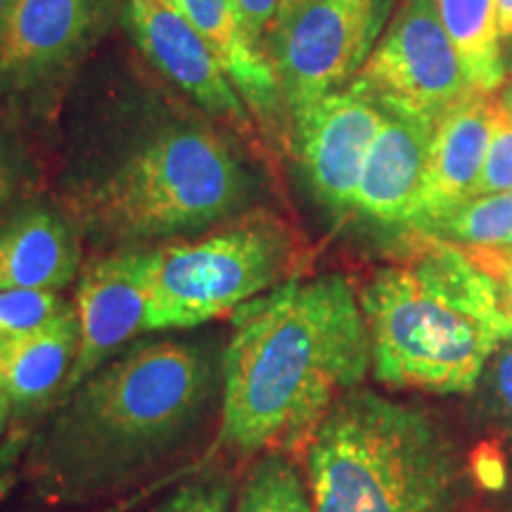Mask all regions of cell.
<instances>
[{"label": "cell", "instance_id": "cell-1", "mask_svg": "<svg viewBox=\"0 0 512 512\" xmlns=\"http://www.w3.org/2000/svg\"><path fill=\"white\" fill-rule=\"evenodd\" d=\"M221 387L223 349L181 337L128 344L57 401L34 451L38 489L79 503L147 477L204 437Z\"/></svg>", "mask_w": 512, "mask_h": 512}, {"label": "cell", "instance_id": "cell-2", "mask_svg": "<svg viewBox=\"0 0 512 512\" xmlns=\"http://www.w3.org/2000/svg\"><path fill=\"white\" fill-rule=\"evenodd\" d=\"M370 370L368 323L349 280H285L238 309L223 347L219 444L242 456L304 446Z\"/></svg>", "mask_w": 512, "mask_h": 512}, {"label": "cell", "instance_id": "cell-3", "mask_svg": "<svg viewBox=\"0 0 512 512\" xmlns=\"http://www.w3.org/2000/svg\"><path fill=\"white\" fill-rule=\"evenodd\" d=\"M358 299L373 375L389 389L467 394L512 342L501 285L453 242L425 238L406 261L377 268Z\"/></svg>", "mask_w": 512, "mask_h": 512}, {"label": "cell", "instance_id": "cell-4", "mask_svg": "<svg viewBox=\"0 0 512 512\" xmlns=\"http://www.w3.org/2000/svg\"><path fill=\"white\" fill-rule=\"evenodd\" d=\"M313 512H467L456 441L425 408L373 389L332 403L304 444Z\"/></svg>", "mask_w": 512, "mask_h": 512}, {"label": "cell", "instance_id": "cell-5", "mask_svg": "<svg viewBox=\"0 0 512 512\" xmlns=\"http://www.w3.org/2000/svg\"><path fill=\"white\" fill-rule=\"evenodd\" d=\"M249 181L219 133L202 126L166 128L95 183L81 214L105 238H174L240 216Z\"/></svg>", "mask_w": 512, "mask_h": 512}, {"label": "cell", "instance_id": "cell-6", "mask_svg": "<svg viewBox=\"0 0 512 512\" xmlns=\"http://www.w3.org/2000/svg\"><path fill=\"white\" fill-rule=\"evenodd\" d=\"M294 254L292 233L268 211L145 249L147 332L197 328L238 311L283 283Z\"/></svg>", "mask_w": 512, "mask_h": 512}, {"label": "cell", "instance_id": "cell-7", "mask_svg": "<svg viewBox=\"0 0 512 512\" xmlns=\"http://www.w3.org/2000/svg\"><path fill=\"white\" fill-rule=\"evenodd\" d=\"M394 5L396 0H302L271 31L266 53L290 117L354 81Z\"/></svg>", "mask_w": 512, "mask_h": 512}, {"label": "cell", "instance_id": "cell-8", "mask_svg": "<svg viewBox=\"0 0 512 512\" xmlns=\"http://www.w3.org/2000/svg\"><path fill=\"white\" fill-rule=\"evenodd\" d=\"M349 86L375 100L382 112L430 124L479 93L441 22L437 0H403Z\"/></svg>", "mask_w": 512, "mask_h": 512}, {"label": "cell", "instance_id": "cell-9", "mask_svg": "<svg viewBox=\"0 0 512 512\" xmlns=\"http://www.w3.org/2000/svg\"><path fill=\"white\" fill-rule=\"evenodd\" d=\"M382 119V107L354 86L339 88L292 114L306 183L332 216L354 211L363 164Z\"/></svg>", "mask_w": 512, "mask_h": 512}, {"label": "cell", "instance_id": "cell-10", "mask_svg": "<svg viewBox=\"0 0 512 512\" xmlns=\"http://www.w3.org/2000/svg\"><path fill=\"white\" fill-rule=\"evenodd\" d=\"M79 354L57 401L147 332L145 247H124L83 266L74 297Z\"/></svg>", "mask_w": 512, "mask_h": 512}, {"label": "cell", "instance_id": "cell-11", "mask_svg": "<svg viewBox=\"0 0 512 512\" xmlns=\"http://www.w3.org/2000/svg\"><path fill=\"white\" fill-rule=\"evenodd\" d=\"M126 22L143 55L223 124L252 133L245 100L200 31L171 0H124Z\"/></svg>", "mask_w": 512, "mask_h": 512}, {"label": "cell", "instance_id": "cell-12", "mask_svg": "<svg viewBox=\"0 0 512 512\" xmlns=\"http://www.w3.org/2000/svg\"><path fill=\"white\" fill-rule=\"evenodd\" d=\"M112 0H8L0 24V91H22L88 48Z\"/></svg>", "mask_w": 512, "mask_h": 512}, {"label": "cell", "instance_id": "cell-13", "mask_svg": "<svg viewBox=\"0 0 512 512\" xmlns=\"http://www.w3.org/2000/svg\"><path fill=\"white\" fill-rule=\"evenodd\" d=\"M494 98L472 93L434 126L418 200L408 228L425 235L434 223L472 200L489 145Z\"/></svg>", "mask_w": 512, "mask_h": 512}, {"label": "cell", "instance_id": "cell-14", "mask_svg": "<svg viewBox=\"0 0 512 512\" xmlns=\"http://www.w3.org/2000/svg\"><path fill=\"white\" fill-rule=\"evenodd\" d=\"M434 126L430 121L384 112L356 188L354 211L358 216L380 226L408 228L425 178Z\"/></svg>", "mask_w": 512, "mask_h": 512}, {"label": "cell", "instance_id": "cell-15", "mask_svg": "<svg viewBox=\"0 0 512 512\" xmlns=\"http://www.w3.org/2000/svg\"><path fill=\"white\" fill-rule=\"evenodd\" d=\"M79 271V238L57 211L22 207L0 223V290L62 292Z\"/></svg>", "mask_w": 512, "mask_h": 512}, {"label": "cell", "instance_id": "cell-16", "mask_svg": "<svg viewBox=\"0 0 512 512\" xmlns=\"http://www.w3.org/2000/svg\"><path fill=\"white\" fill-rule=\"evenodd\" d=\"M171 3L209 43L249 112H254L264 124H271L278 117V107L285 105L278 74L271 57L249 41L233 0H171Z\"/></svg>", "mask_w": 512, "mask_h": 512}, {"label": "cell", "instance_id": "cell-17", "mask_svg": "<svg viewBox=\"0 0 512 512\" xmlns=\"http://www.w3.org/2000/svg\"><path fill=\"white\" fill-rule=\"evenodd\" d=\"M79 354V318L74 304L27 335L0 339V394L15 408L57 399Z\"/></svg>", "mask_w": 512, "mask_h": 512}, {"label": "cell", "instance_id": "cell-18", "mask_svg": "<svg viewBox=\"0 0 512 512\" xmlns=\"http://www.w3.org/2000/svg\"><path fill=\"white\" fill-rule=\"evenodd\" d=\"M437 8L472 88L484 95L501 91L508 76L496 0H437Z\"/></svg>", "mask_w": 512, "mask_h": 512}, {"label": "cell", "instance_id": "cell-19", "mask_svg": "<svg viewBox=\"0 0 512 512\" xmlns=\"http://www.w3.org/2000/svg\"><path fill=\"white\" fill-rule=\"evenodd\" d=\"M230 512H313L306 475L287 451L259 453L235 491Z\"/></svg>", "mask_w": 512, "mask_h": 512}, {"label": "cell", "instance_id": "cell-20", "mask_svg": "<svg viewBox=\"0 0 512 512\" xmlns=\"http://www.w3.org/2000/svg\"><path fill=\"white\" fill-rule=\"evenodd\" d=\"M425 238L482 249L512 247V190L465 202L434 223Z\"/></svg>", "mask_w": 512, "mask_h": 512}, {"label": "cell", "instance_id": "cell-21", "mask_svg": "<svg viewBox=\"0 0 512 512\" xmlns=\"http://www.w3.org/2000/svg\"><path fill=\"white\" fill-rule=\"evenodd\" d=\"M69 306L72 304L53 290H0V339L46 328Z\"/></svg>", "mask_w": 512, "mask_h": 512}, {"label": "cell", "instance_id": "cell-22", "mask_svg": "<svg viewBox=\"0 0 512 512\" xmlns=\"http://www.w3.org/2000/svg\"><path fill=\"white\" fill-rule=\"evenodd\" d=\"M508 190H512V117L498 110L494 102L489 145H486L482 174H479L475 192H472V200Z\"/></svg>", "mask_w": 512, "mask_h": 512}, {"label": "cell", "instance_id": "cell-23", "mask_svg": "<svg viewBox=\"0 0 512 512\" xmlns=\"http://www.w3.org/2000/svg\"><path fill=\"white\" fill-rule=\"evenodd\" d=\"M233 482L223 475L195 479L147 512H230Z\"/></svg>", "mask_w": 512, "mask_h": 512}, {"label": "cell", "instance_id": "cell-24", "mask_svg": "<svg viewBox=\"0 0 512 512\" xmlns=\"http://www.w3.org/2000/svg\"><path fill=\"white\" fill-rule=\"evenodd\" d=\"M482 380H486V394L494 418L512 437V342L494 356Z\"/></svg>", "mask_w": 512, "mask_h": 512}, {"label": "cell", "instance_id": "cell-25", "mask_svg": "<svg viewBox=\"0 0 512 512\" xmlns=\"http://www.w3.org/2000/svg\"><path fill=\"white\" fill-rule=\"evenodd\" d=\"M233 5L238 10L242 29H245L249 41L266 53V43L268 36H271L275 17H278L280 0H233Z\"/></svg>", "mask_w": 512, "mask_h": 512}, {"label": "cell", "instance_id": "cell-26", "mask_svg": "<svg viewBox=\"0 0 512 512\" xmlns=\"http://www.w3.org/2000/svg\"><path fill=\"white\" fill-rule=\"evenodd\" d=\"M24 183V169L19 162L15 147L10 140L0 133V223L12 214V204H15L19 190Z\"/></svg>", "mask_w": 512, "mask_h": 512}, {"label": "cell", "instance_id": "cell-27", "mask_svg": "<svg viewBox=\"0 0 512 512\" xmlns=\"http://www.w3.org/2000/svg\"><path fill=\"white\" fill-rule=\"evenodd\" d=\"M477 254L470 256L477 261L484 271H489L501 285L505 299L512 304V247H498V249H482L475 247Z\"/></svg>", "mask_w": 512, "mask_h": 512}, {"label": "cell", "instance_id": "cell-28", "mask_svg": "<svg viewBox=\"0 0 512 512\" xmlns=\"http://www.w3.org/2000/svg\"><path fill=\"white\" fill-rule=\"evenodd\" d=\"M498 31H501L503 46L512 38V0H496Z\"/></svg>", "mask_w": 512, "mask_h": 512}, {"label": "cell", "instance_id": "cell-29", "mask_svg": "<svg viewBox=\"0 0 512 512\" xmlns=\"http://www.w3.org/2000/svg\"><path fill=\"white\" fill-rule=\"evenodd\" d=\"M494 102H496L498 110H503L505 114H510V117H512V81L505 83L501 91H498Z\"/></svg>", "mask_w": 512, "mask_h": 512}, {"label": "cell", "instance_id": "cell-30", "mask_svg": "<svg viewBox=\"0 0 512 512\" xmlns=\"http://www.w3.org/2000/svg\"><path fill=\"white\" fill-rule=\"evenodd\" d=\"M299 3H302V0H280V8H278V17H275V24H273V29H275V27H278V24H280V22H285V19L292 15V12H294V8H297V5H299ZM273 29H271V31H273Z\"/></svg>", "mask_w": 512, "mask_h": 512}, {"label": "cell", "instance_id": "cell-31", "mask_svg": "<svg viewBox=\"0 0 512 512\" xmlns=\"http://www.w3.org/2000/svg\"><path fill=\"white\" fill-rule=\"evenodd\" d=\"M503 64H505V76L512 79V38L503 46Z\"/></svg>", "mask_w": 512, "mask_h": 512}, {"label": "cell", "instance_id": "cell-32", "mask_svg": "<svg viewBox=\"0 0 512 512\" xmlns=\"http://www.w3.org/2000/svg\"><path fill=\"white\" fill-rule=\"evenodd\" d=\"M8 411H10V403L3 394H0V432H3V427H5V418H8Z\"/></svg>", "mask_w": 512, "mask_h": 512}, {"label": "cell", "instance_id": "cell-33", "mask_svg": "<svg viewBox=\"0 0 512 512\" xmlns=\"http://www.w3.org/2000/svg\"><path fill=\"white\" fill-rule=\"evenodd\" d=\"M5 10H8V0H0V24H3V17H5Z\"/></svg>", "mask_w": 512, "mask_h": 512}, {"label": "cell", "instance_id": "cell-34", "mask_svg": "<svg viewBox=\"0 0 512 512\" xmlns=\"http://www.w3.org/2000/svg\"><path fill=\"white\" fill-rule=\"evenodd\" d=\"M510 512H512V503H510Z\"/></svg>", "mask_w": 512, "mask_h": 512}]
</instances>
